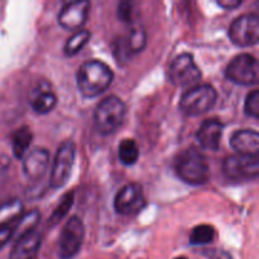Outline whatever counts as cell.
Listing matches in <instances>:
<instances>
[{
    "label": "cell",
    "instance_id": "1",
    "mask_svg": "<svg viewBox=\"0 0 259 259\" xmlns=\"http://www.w3.org/2000/svg\"><path fill=\"white\" fill-rule=\"evenodd\" d=\"M114 78L111 68L103 61L91 60L82 63L76 72V82L82 96L95 98L103 94Z\"/></svg>",
    "mask_w": 259,
    "mask_h": 259
},
{
    "label": "cell",
    "instance_id": "2",
    "mask_svg": "<svg viewBox=\"0 0 259 259\" xmlns=\"http://www.w3.org/2000/svg\"><path fill=\"white\" fill-rule=\"evenodd\" d=\"M175 169L182 181L192 186H201L210 179V167L206 157L194 147L185 149L177 156Z\"/></svg>",
    "mask_w": 259,
    "mask_h": 259
},
{
    "label": "cell",
    "instance_id": "3",
    "mask_svg": "<svg viewBox=\"0 0 259 259\" xmlns=\"http://www.w3.org/2000/svg\"><path fill=\"white\" fill-rule=\"evenodd\" d=\"M126 115V106L121 99L111 95L103 99L94 113V124L103 136H110L123 125Z\"/></svg>",
    "mask_w": 259,
    "mask_h": 259
},
{
    "label": "cell",
    "instance_id": "4",
    "mask_svg": "<svg viewBox=\"0 0 259 259\" xmlns=\"http://www.w3.org/2000/svg\"><path fill=\"white\" fill-rule=\"evenodd\" d=\"M218 100L215 88L209 83H201L190 88L180 100V109L187 115H201L209 111Z\"/></svg>",
    "mask_w": 259,
    "mask_h": 259
},
{
    "label": "cell",
    "instance_id": "5",
    "mask_svg": "<svg viewBox=\"0 0 259 259\" xmlns=\"http://www.w3.org/2000/svg\"><path fill=\"white\" fill-rule=\"evenodd\" d=\"M225 77L238 85H257L259 78L258 61L249 53L235 56L225 70Z\"/></svg>",
    "mask_w": 259,
    "mask_h": 259
},
{
    "label": "cell",
    "instance_id": "6",
    "mask_svg": "<svg viewBox=\"0 0 259 259\" xmlns=\"http://www.w3.org/2000/svg\"><path fill=\"white\" fill-rule=\"evenodd\" d=\"M76 158V146L72 141H66L58 147L51 172L50 185L52 189H61L68 181Z\"/></svg>",
    "mask_w": 259,
    "mask_h": 259
},
{
    "label": "cell",
    "instance_id": "7",
    "mask_svg": "<svg viewBox=\"0 0 259 259\" xmlns=\"http://www.w3.org/2000/svg\"><path fill=\"white\" fill-rule=\"evenodd\" d=\"M85 238V227L78 217H71L61 230L58 238V254L61 259H72L80 252Z\"/></svg>",
    "mask_w": 259,
    "mask_h": 259
},
{
    "label": "cell",
    "instance_id": "8",
    "mask_svg": "<svg viewBox=\"0 0 259 259\" xmlns=\"http://www.w3.org/2000/svg\"><path fill=\"white\" fill-rule=\"evenodd\" d=\"M230 40L238 47L254 46L259 39V17L255 13L235 18L228 30Z\"/></svg>",
    "mask_w": 259,
    "mask_h": 259
},
{
    "label": "cell",
    "instance_id": "9",
    "mask_svg": "<svg viewBox=\"0 0 259 259\" xmlns=\"http://www.w3.org/2000/svg\"><path fill=\"white\" fill-rule=\"evenodd\" d=\"M168 78L175 86H195L201 80V71L190 53L177 56L168 67Z\"/></svg>",
    "mask_w": 259,
    "mask_h": 259
},
{
    "label": "cell",
    "instance_id": "10",
    "mask_svg": "<svg viewBox=\"0 0 259 259\" xmlns=\"http://www.w3.org/2000/svg\"><path fill=\"white\" fill-rule=\"evenodd\" d=\"M223 172L228 180L234 182L257 179L259 175L258 156H240L234 154L224 159Z\"/></svg>",
    "mask_w": 259,
    "mask_h": 259
},
{
    "label": "cell",
    "instance_id": "11",
    "mask_svg": "<svg viewBox=\"0 0 259 259\" xmlns=\"http://www.w3.org/2000/svg\"><path fill=\"white\" fill-rule=\"evenodd\" d=\"M147 45V33L143 27L133 24L124 35H119L114 40L113 52L119 62L128 61L137 53L142 52Z\"/></svg>",
    "mask_w": 259,
    "mask_h": 259
},
{
    "label": "cell",
    "instance_id": "12",
    "mask_svg": "<svg viewBox=\"0 0 259 259\" xmlns=\"http://www.w3.org/2000/svg\"><path fill=\"white\" fill-rule=\"evenodd\" d=\"M146 206L143 189L138 184L125 185L121 187L114 199V209L120 215H134Z\"/></svg>",
    "mask_w": 259,
    "mask_h": 259
},
{
    "label": "cell",
    "instance_id": "13",
    "mask_svg": "<svg viewBox=\"0 0 259 259\" xmlns=\"http://www.w3.org/2000/svg\"><path fill=\"white\" fill-rule=\"evenodd\" d=\"M90 2L75 0L65 4L58 14V23L62 28L68 30H80L88 19Z\"/></svg>",
    "mask_w": 259,
    "mask_h": 259
},
{
    "label": "cell",
    "instance_id": "14",
    "mask_svg": "<svg viewBox=\"0 0 259 259\" xmlns=\"http://www.w3.org/2000/svg\"><path fill=\"white\" fill-rule=\"evenodd\" d=\"M50 153L42 147L32 149L23 157V171L24 175L32 181H38L45 176L47 171Z\"/></svg>",
    "mask_w": 259,
    "mask_h": 259
},
{
    "label": "cell",
    "instance_id": "15",
    "mask_svg": "<svg viewBox=\"0 0 259 259\" xmlns=\"http://www.w3.org/2000/svg\"><path fill=\"white\" fill-rule=\"evenodd\" d=\"M223 131H224V125L219 119H206L197 129L196 139L202 148L215 152L220 147Z\"/></svg>",
    "mask_w": 259,
    "mask_h": 259
},
{
    "label": "cell",
    "instance_id": "16",
    "mask_svg": "<svg viewBox=\"0 0 259 259\" xmlns=\"http://www.w3.org/2000/svg\"><path fill=\"white\" fill-rule=\"evenodd\" d=\"M42 244V235L40 233L33 232L19 237L12 248L9 259H34L39 252Z\"/></svg>",
    "mask_w": 259,
    "mask_h": 259
},
{
    "label": "cell",
    "instance_id": "17",
    "mask_svg": "<svg viewBox=\"0 0 259 259\" xmlns=\"http://www.w3.org/2000/svg\"><path fill=\"white\" fill-rule=\"evenodd\" d=\"M230 144L240 156H258L259 134L250 129L237 131L230 138Z\"/></svg>",
    "mask_w": 259,
    "mask_h": 259
},
{
    "label": "cell",
    "instance_id": "18",
    "mask_svg": "<svg viewBox=\"0 0 259 259\" xmlns=\"http://www.w3.org/2000/svg\"><path fill=\"white\" fill-rule=\"evenodd\" d=\"M57 104V96L50 89H38L35 95L32 98L30 105L37 114H47Z\"/></svg>",
    "mask_w": 259,
    "mask_h": 259
},
{
    "label": "cell",
    "instance_id": "19",
    "mask_svg": "<svg viewBox=\"0 0 259 259\" xmlns=\"http://www.w3.org/2000/svg\"><path fill=\"white\" fill-rule=\"evenodd\" d=\"M32 139L33 134L28 126H22L14 132L12 138V147L13 153L17 158H23L27 154L28 148L32 143Z\"/></svg>",
    "mask_w": 259,
    "mask_h": 259
},
{
    "label": "cell",
    "instance_id": "20",
    "mask_svg": "<svg viewBox=\"0 0 259 259\" xmlns=\"http://www.w3.org/2000/svg\"><path fill=\"white\" fill-rule=\"evenodd\" d=\"M23 211V204L20 200H9L0 205V228L9 227L13 220L17 219Z\"/></svg>",
    "mask_w": 259,
    "mask_h": 259
},
{
    "label": "cell",
    "instance_id": "21",
    "mask_svg": "<svg viewBox=\"0 0 259 259\" xmlns=\"http://www.w3.org/2000/svg\"><path fill=\"white\" fill-rule=\"evenodd\" d=\"M119 159L125 166H133L139 158V147L134 139H123L119 144Z\"/></svg>",
    "mask_w": 259,
    "mask_h": 259
},
{
    "label": "cell",
    "instance_id": "22",
    "mask_svg": "<svg viewBox=\"0 0 259 259\" xmlns=\"http://www.w3.org/2000/svg\"><path fill=\"white\" fill-rule=\"evenodd\" d=\"M215 235H217V232H215L214 227H211V225H197L192 229L191 234H190V243L192 245L210 244L215 239Z\"/></svg>",
    "mask_w": 259,
    "mask_h": 259
},
{
    "label": "cell",
    "instance_id": "23",
    "mask_svg": "<svg viewBox=\"0 0 259 259\" xmlns=\"http://www.w3.org/2000/svg\"><path fill=\"white\" fill-rule=\"evenodd\" d=\"M90 37L91 33L89 32L88 29H80L78 32H76L75 34L71 35L67 39V42H66L65 48H63L65 55L68 56V57H72V56L77 55V53L80 52L81 48L89 42Z\"/></svg>",
    "mask_w": 259,
    "mask_h": 259
},
{
    "label": "cell",
    "instance_id": "24",
    "mask_svg": "<svg viewBox=\"0 0 259 259\" xmlns=\"http://www.w3.org/2000/svg\"><path fill=\"white\" fill-rule=\"evenodd\" d=\"M39 220L40 214L38 210H33V211L28 212L27 215H24L18 222V224L15 227H13V235H17V238H19L28 234V233L33 232L34 228L38 225V223H39Z\"/></svg>",
    "mask_w": 259,
    "mask_h": 259
},
{
    "label": "cell",
    "instance_id": "25",
    "mask_svg": "<svg viewBox=\"0 0 259 259\" xmlns=\"http://www.w3.org/2000/svg\"><path fill=\"white\" fill-rule=\"evenodd\" d=\"M73 200H75V194H73L72 191L68 192V194H66L65 196L62 197V200L60 201L58 206L56 207L55 211L52 212V215H51L50 218V223H48V225H50L51 228L57 225L58 223H60L66 215H67V212L70 211V209L72 207Z\"/></svg>",
    "mask_w": 259,
    "mask_h": 259
},
{
    "label": "cell",
    "instance_id": "26",
    "mask_svg": "<svg viewBox=\"0 0 259 259\" xmlns=\"http://www.w3.org/2000/svg\"><path fill=\"white\" fill-rule=\"evenodd\" d=\"M244 110L245 114L252 118L258 119L259 118V91L253 90L245 98L244 103Z\"/></svg>",
    "mask_w": 259,
    "mask_h": 259
},
{
    "label": "cell",
    "instance_id": "27",
    "mask_svg": "<svg viewBox=\"0 0 259 259\" xmlns=\"http://www.w3.org/2000/svg\"><path fill=\"white\" fill-rule=\"evenodd\" d=\"M133 14H134V4L132 2H120L118 8H116V17L120 22L133 23Z\"/></svg>",
    "mask_w": 259,
    "mask_h": 259
},
{
    "label": "cell",
    "instance_id": "28",
    "mask_svg": "<svg viewBox=\"0 0 259 259\" xmlns=\"http://www.w3.org/2000/svg\"><path fill=\"white\" fill-rule=\"evenodd\" d=\"M202 254L209 259H234L229 252L223 249H205Z\"/></svg>",
    "mask_w": 259,
    "mask_h": 259
},
{
    "label": "cell",
    "instance_id": "29",
    "mask_svg": "<svg viewBox=\"0 0 259 259\" xmlns=\"http://www.w3.org/2000/svg\"><path fill=\"white\" fill-rule=\"evenodd\" d=\"M13 238V227L0 228V249Z\"/></svg>",
    "mask_w": 259,
    "mask_h": 259
},
{
    "label": "cell",
    "instance_id": "30",
    "mask_svg": "<svg viewBox=\"0 0 259 259\" xmlns=\"http://www.w3.org/2000/svg\"><path fill=\"white\" fill-rule=\"evenodd\" d=\"M242 4V0H218V5L224 9H235Z\"/></svg>",
    "mask_w": 259,
    "mask_h": 259
},
{
    "label": "cell",
    "instance_id": "31",
    "mask_svg": "<svg viewBox=\"0 0 259 259\" xmlns=\"http://www.w3.org/2000/svg\"><path fill=\"white\" fill-rule=\"evenodd\" d=\"M175 259H187V258L184 257V255H181V257H177V258H175Z\"/></svg>",
    "mask_w": 259,
    "mask_h": 259
}]
</instances>
